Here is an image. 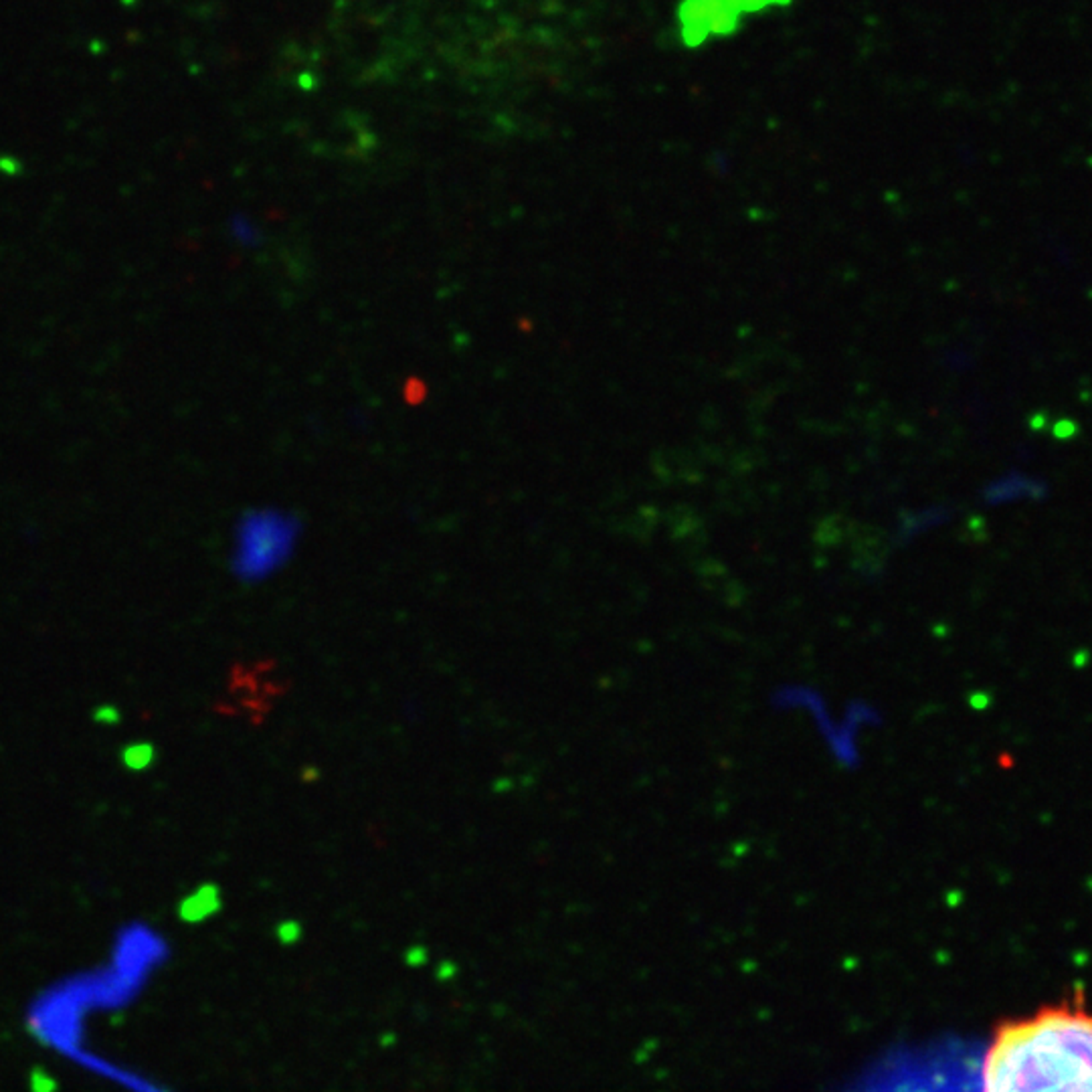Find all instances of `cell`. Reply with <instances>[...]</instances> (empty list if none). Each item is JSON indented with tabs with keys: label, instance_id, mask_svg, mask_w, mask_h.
<instances>
[{
	"label": "cell",
	"instance_id": "cell-1",
	"mask_svg": "<svg viewBox=\"0 0 1092 1092\" xmlns=\"http://www.w3.org/2000/svg\"><path fill=\"white\" fill-rule=\"evenodd\" d=\"M983 1092H1092V1016L1046 1007L996 1032Z\"/></svg>",
	"mask_w": 1092,
	"mask_h": 1092
},
{
	"label": "cell",
	"instance_id": "cell-2",
	"mask_svg": "<svg viewBox=\"0 0 1092 1092\" xmlns=\"http://www.w3.org/2000/svg\"><path fill=\"white\" fill-rule=\"evenodd\" d=\"M152 757H154V752H152V749L148 745H134V746H130V749H126V752H124L126 765L130 767V769H136V771L146 769V767L150 765Z\"/></svg>",
	"mask_w": 1092,
	"mask_h": 1092
}]
</instances>
